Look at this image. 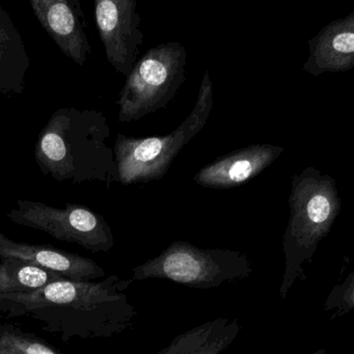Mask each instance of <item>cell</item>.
I'll return each instance as SVG.
<instances>
[{"instance_id": "obj_3", "label": "cell", "mask_w": 354, "mask_h": 354, "mask_svg": "<svg viewBox=\"0 0 354 354\" xmlns=\"http://www.w3.org/2000/svg\"><path fill=\"white\" fill-rule=\"evenodd\" d=\"M290 217L283 234L286 267L279 296L286 299L295 281L306 279L304 264L312 262L319 243L328 235L341 211L337 183L314 167L292 179L288 198Z\"/></svg>"}, {"instance_id": "obj_6", "label": "cell", "mask_w": 354, "mask_h": 354, "mask_svg": "<svg viewBox=\"0 0 354 354\" xmlns=\"http://www.w3.org/2000/svg\"><path fill=\"white\" fill-rule=\"evenodd\" d=\"M187 53L180 42L161 43L136 62L117 100L119 121L130 123L173 100L186 80Z\"/></svg>"}, {"instance_id": "obj_5", "label": "cell", "mask_w": 354, "mask_h": 354, "mask_svg": "<svg viewBox=\"0 0 354 354\" xmlns=\"http://www.w3.org/2000/svg\"><path fill=\"white\" fill-rule=\"evenodd\" d=\"M252 272L250 259L230 250H203L175 241L155 258L132 269V281L162 279L194 289H211L225 281L246 279Z\"/></svg>"}, {"instance_id": "obj_15", "label": "cell", "mask_w": 354, "mask_h": 354, "mask_svg": "<svg viewBox=\"0 0 354 354\" xmlns=\"http://www.w3.org/2000/svg\"><path fill=\"white\" fill-rule=\"evenodd\" d=\"M0 354H63L50 344L11 323L0 324Z\"/></svg>"}, {"instance_id": "obj_14", "label": "cell", "mask_w": 354, "mask_h": 354, "mask_svg": "<svg viewBox=\"0 0 354 354\" xmlns=\"http://www.w3.org/2000/svg\"><path fill=\"white\" fill-rule=\"evenodd\" d=\"M241 330L237 320L218 318L177 335L157 354H221Z\"/></svg>"}, {"instance_id": "obj_9", "label": "cell", "mask_w": 354, "mask_h": 354, "mask_svg": "<svg viewBox=\"0 0 354 354\" xmlns=\"http://www.w3.org/2000/svg\"><path fill=\"white\" fill-rule=\"evenodd\" d=\"M30 5L39 24L59 50L76 65L84 67L92 46L80 0H32Z\"/></svg>"}, {"instance_id": "obj_7", "label": "cell", "mask_w": 354, "mask_h": 354, "mask_svg": "<svg viewBox=\"0 0 354 354\" xmlns=\"http://www.w3.org/2000/svg\"><path fill=\"white\" fill-rule=\"evenodd\" d=\"M7 217L15 225L39 230L59 241L76 244L95 254H109L115 246L111 225L102 215L84 205L67 204L59 208L19 200Z\"/></svg>"}, {"instance_id": "obj_13", "label": "cell", "mask_w": 354, "mask_h": 354, "mask_svg": "<svg viewBox=\"0 0 354 354\" xmlns=\"http://www.w3.org/2000/svg\"><path fill=\"white\" fill-rule=\"evenodd\" d=\"M30 67L24 39L9 12L0 5V94H22Z\"/></svg>"}, {"instance_id": "obj_2", "label": "cell", "mask_w": 354, "mask_h": 354, "mask_svg": "<svg viewBox=\"0 0 354 354\" xmlns=\"http://www.w3.org/2000/svg\"><path fill=\"white\" fill-rule=\"evenodd\" d=\"M109 136L111 126L102 111L59 109L39 133L35 159L43 175L57 182H100L109 188L118 183Z\"/></svg>"}, {"instance_id": "obj_4", "label": "cell", "mask_w": 354, "mask_h": 354, "mask_svg": "<svg viewBox=\"0 0 354 354\" xmlns=\"http://www.w3.org/2000/svg\"><path fill=\"white\" fill-rule=\"evenodd\" d=\"M212 109L213 84L206 71L196 106L177 129L167 136L144 138L118 134L113 147L118 183L128 186L165 177L182 149L205 127Z\"/></svg>"}, {"instance_id": "obj_1", "label": "cell", "mask_w": 354, "mask_h": 354, "mask_svg": "<svg viewBox=\"0 0 354 354\" xmlns=\"http://www.w3.org/2000/svg\"><path fill=\"white\" fill-rule=\"evenodd\" d=\"M131 279L53 281L24 293L0 294V317H28L63 342L111 337L131 325L136 312L124 293Z\"/></svg>"}, {"instance_id": "obj_17", "label": "cell", "mask_w": 354, "mask_h": 354, "mask_svg": "<svg viewBox=\"0 0 354 354\" xmlns=\"http://www.w3.org/2000/svg\"><path fill=\"white\" fill-rule=\"evenodd\" d=\"M21 264V261L14 259L0 260V294L24 293L18 281Z\"/></svg>"}, {"instance_id": "obj_18", "label": "cell", "mask_w": 354, "mask_h": 354, "mask_svg": "<svg viewBox=\"0 0 354 354\" xmlns=\"http://www.w3.org/2000/svg\"><path fill=\"white\" fill-rule=\"evenodd\" d=\"M313 354H326V351H325V349H319V350H317L316 352H314V353Z\"/></svg>"}, {"instance_id": "obj_11", "label": "cell", "mask_w": 354, "mask_h": 354, "mask_svg": "<svg viewBox=\"0 0 354 354\" xmlns=\"http://www.w3.org/2000/svg\"><path fill=\"white\" fill-rule=\"evenodd\" d=\"M283 150V147L273 145H252L207 165L194 175V181L214 189L237 187L270 167Z\"/></svg>"}, {"instance_id": "obj_10", "label": "cell", "mask_w": 354, "mask_h": 354, "mask_svg": "<svg viewBox=\"0 0 354 354\" xmlns=\"http://www.w3.org/2000/svg\"><path fill=\"white\" fill-rule=\"evenodd\" d=\"M14 259L63 275L69 281H92L106 272L92 259L66 252L51 245L14 241L0 233V260Z\"/></svg>"}, {"instance_id": "obj_16", "label": "cell", "mask_w": 354, "mask_h": 354, "mask_svg": "<svg viewBox=\"0 0 354 354\" xmlns=\"http://www.w3.org/2000/svg\"><path fill=\"white\" fill-rule=\"evenodd\" d=\"M337 308L333 319L342 315L348 314L354 308V272L348 274L347 279L341 285L335 286L325 301L326 312Z\"/></svg>"}, {"instance_id": "obj_12", "label": "cell", "mask_w": 354, "mask_h": 354, "mask_svg": "<svg viewBox=\"0 0 354 354\" xmlns=\"http://www.w3.org/2000/svg\"><path fill=\"white\" fill-rule=\"evenodd\" d=\"M302 70L310 75L346 72L354 67V12L335 20L308 41Z\"/></svg>"}, {"instance_id": "obj_8", "label": "cell", "mask_w": 354, "mask_h": 354, "mask_svg": "<svg viewBox=\"0 0 354 354\" xmlns=\"http://www.w3.org/2000/svg\"><path fill=\"white\" fill-rule=\"evenodd\" d=\"M95 19L107 62L127 77L138 62L145 35L136 0H95Z\"/></svg>"}]
</instances>
